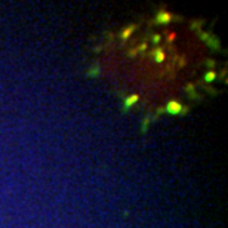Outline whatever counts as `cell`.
<instances>
[{
  "mask_svg": "<svg viewBox=\"0 0 228 228\" xmlns=\"http://www.w3.org/2000/svg\"><path fill=\"white\" fill-rule=\"evenodd\" d=\"M167 110L170 111V113H179V110H181V105L178 104V102H170L169 104V107H167Z\"/></svg>",
  "mask_w": 228,
  "mask_h": 228,
  "instance_id": "obj_1",
  "label": "cell"
},
{
  "mask_svg": "<svg viewBox=\"0 0 228 228\" xmlns=\"http://www.w3.org/2000/svg\"><path fill=\"white\" fill-rule=\"evenodd\" d=\"M170 21V15L166 13V12H161L158 15V22H169Z\"/></svg>",
  "mask_w": 228,
  "mask_h": 228,
  "instance_id": "obj_2",
  "label": "cell"
},
{
  "mask_svg": "<svg viewBox=\"0 0 228 228\" xmlns=\"http://www.w3.org/2000/svg\"><path fill=\"white\" fill-rule=\"evenodd\" d=\"M154 53H157L155 55V59L160 62V61H163V58H164V53H163V50H157V52H154Z\"/></svg>",
  "mask_w": 228,
  "mask_h": 228,
  "instance_id": "obj_3",
  "label": "cell"
},
{
  "mask_svg": "<svg viewBox=\"0 0 228 228\" xmlns=\"http://www.w3.org/2000/svg\"><path fill=\"white\" fill-rule=\"evenodd\" d=\"M213 78H215V74H213V73H209V74L206 76V80H207V81H210V80H213Z\"/></svg>",
  "mask_w": 228,
  "mask_h": 228,
  "instance_id": "obj_4",
  "label": "cell"
}]
</instances>
